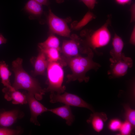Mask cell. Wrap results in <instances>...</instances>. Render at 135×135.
Segmentation results:
<instances>
[{"mask_svg": "<svg viewBox=\"0 0 135 135\" xmlns=\"http://www.w3.org/2000/svg\"><path fill=\"white\" fill-rule=\"evenodd\" d=\"M94 55L92 51L85 56H80L68 57L61 56L64 66H68L72 72L66 76V83L76 80L80 82H88L90 78L86 76L87 72L92 69L96 71L101 66L100 64L93 61Z\"/></svg>", "mask_w": 135, "mask_h": 135, "instance_id": "1", "label": "cell"}, {"mask_svg": "<svg viewBox=\"0 0 135 135\" xmlns=\"http://www.w3.org/2000/svg\"><path fill=\"white\" fill-rule=\"evenodd\" d=\"M23 60L18 58L12 62V70L14 74L12 87L16 90L23 89L33 94L37 100H40L46 92L38 80L30 76L22 66Z\"/></svg>", "mask_w": 135, "mask_h": 135, "instance_id": "2", "label": "cell"}, {"mask_svg": "<svg viewBox=\"0 0 135 135\" xmlns=\"http://www.w3.org/2000/svg\"><path fill=\"white\" fill-rule=\"evenodd\" d=\"M63 66L60 62H48L47 68L48 87L44 89L45 92H56L61 94L65 92L66 86L62 85L64 79Z\"/></svg>", "mask_w": 135, "mask_h": 135, "instance_id": "3", "label": "cell"}, {"mask_svg": "<svg viewBox=\"0 0 135 135\" xmlns=\"http://www.w3.org/2000/svg\"><path fill=\"white\" fill-rule=\"evenodd\" d=\"M70 39L64 40L63 42L60 53L62 55L68 57H72L87 55L92 51L85 41L80 38L77 36L73 34L70 36Z\"/></svg>", "mask_w": 135, "mask_h": 135, "instance_id": "4", "label": "cell"}, {"mask_svg": "<svg viewBox=\"0 0 135 135\" xmlns=\"http://www.w3.org/2000/svg\"><path fill=\"white\" fill-rule=\"evenodd\" d=\"M50 101L52 103L60 102L70 106L87 108L94 112L92 106L78 96L64 92L63 94L50 93Z\"/></svg>", "mask_w": 135, "mask_h": 135, "instance_id": "5", "label": "cell"}, {"mask_svg": "<svg viewBox=\"0 0 135 135\" xmlns=\"http://www.w3.org/2000/svg\"><path fill=\"white\" fill-rule=\"evenodd\" d=\"M110 38V33L106 24L88 36L85 41L91 48L94 49L107 45Z\"/></svg>", "mask_w": 135, "mask_h": 135, "instance_id": "6", "label": "cell"}, {"mask_svg": "<svg viewBox=\"0 0 135 135\" xmlns=\"http://www.w3.org/2000/svg\"><path fill=\"white\" fill-rule=\"evenodd\" d=\"M48 20L50 30L60 36L70 38V31L66 20L54 14L49 10Z\"/></svg>", "mask_w": 135, "mask_h": 135, "instance_id": "7", "label": "cell"}, {"mask_svg": "<svg viewBox=\"0 0 135 135\" xmlns=\"http://www.w3.org/2000/svg\"><path fill=\"white\" fill-rule=\"evenodd\" d=\"M133 64L132 58L126 56L124 54L120 60L111 63L108 74L111 78L124 76L127 73L128 68L132 66Z\"/></svg>", "mask_w": 135, "mask_h": 135, "instance_id": "8", "label": "cell"}, {"mask_svg": "<svg viewBox=\"0 0 135 135\" xmlns=\"http://www.w3.org/2000/svg\"><path fill=\"white\" fill-rule=\"evenodd\" d=\"M26 96L31 112L30 121L35 125L40 126L38 116L43 113L48 111V108L38 102L33 94L28 92Z\"/></svg>", "mask_w": 135, "mask_h": 135, "instance_id": "9", "label": "cell"}, {"mask_svg": "<svg viewBox=\"0 0 135 135\" xmlns=\"http://www.w3.org/2000/svg\"><path fill=\"white\" fill-rule=\"evenodd\" d=\"M39 51L37 56L32 57L30 60L34 68V70L32 72V73L34 76L44 75L48 63L44 53L41 51Z\"/></svg>", "mask_w": 135, "mask_h": 135, "instance_id": "10", "label": "cell"}, {"mask_svg": "<svg viewBox=\"0 0 135 135\" xmlns=\"http://www.w3.org/2000/svg\"><path fill=\"white\" fill-rule=\"evenodd\" d=\"M2 90L5 93V98L8 101H12V104H23L28 103L26 96L13 87L10 88L5 87Z\"/></svg>", "mask_w": 135, "mask_h": 135, "instance_id": "11", "label": "cell"}, {"mask_svg": "<svg viewBox=\"0 0 135 135\" xmlns=\"http://www.w3.org/2000/svg\"><path fill=\"white\" fill-rule=\"evenodd\" d=\"M113 48L110 51L111 58L110 60L111 63L115 62L120 59L124 54L122 52L124 43L120 37L115 34L113 39Z\"/></svg>", "mask_w": 135, "mask_h": 135, "instance_id": "12", "label": "cell"}, {"mask_svg": "<svg viewBox=\"0 0 135 135\" xmlns=\"http://www.w3.org/2000/svg\"><path fill=\"white\" fill-rule=\"evenodd\" d=\"M50 111L61 117L66 120V124L70 126L75 120L74 116L72 114L70 106L65 105L52 109H48Z\"/></svg>", "mask_w": 135, "mask_h": 135, "instance_id": "13", "label": "cell"}, {"mask_svg": "<svg viewBox=\"0 0 135 135\" xmlns=\"http://www.w3.org/2000/svg\"><path fill=\"white\" fill-rule=\"evenodd\" d=\"M107 118L106 115L103 112H94L91 114L87 122L91 124L94 130L100 132L103 129L104 122Z\"/></svg>", "mask_w": 135, "mask_h": 135, "instance_id": "14", "label": "cell"}, {"mask_svg": "<svg viewBox=\"0 0 135 135\" xmlns=\"http://www.w3.org/2000/svg\"><path fill=\"white\" fill-rule=\"evenodd\" d=\"M17 110L5 111L0 114V125L7 127L12 125L15 122L18 116Z\"/></svg>", "mask_w": 135, "mask_h": 135, "instance_id": "15", "label": "cell"}, {"mask_svg": "<svg viewBox=\"0 0 135 135\" xmlns=\"http://www.w3.org/2000/svg\"><path fill=\"white\" fill-rule=\"evenodd\" d=\"M12 74L8 68V65L4 61H0V78L4 86L8 88H12L10 80Z\"/></svg>", "mask_w": 135, "mask_h": 135, "instance_id": "16", "label": "cell"}, {"mask_svg": "<svg viewBox=\"0 0 135 135\" xmlns=\"http://www.w3.org/2000/svg\"><path fill=\"white\" fill-rule=\"evenodd\" d=\"M39 50L44 53L48 62H59L63 66L60 50L56 48H50L39 49Z\"/></svg>", "mask_w": 135, "mask_h": 135, "instance_id": "17", "label": "cell"}, {"mask_svg": "<svg viewBox=\"0 0 135 135\" xmlns=\"http://www.w3.org/2000/svg\"><path fill=\"white\" fill-rule=\"evenodd\" d=\"M60 42L58 39L54 36L51 35L45 41L39 43L38 46L39 49L54 48L60 50Z\"/></svg>", "mask_w": 135, "mask_h": 135, "instance_id": "18", "label": "cell"}, {"mask_svg": "<svg viewBox=\"0 0 135 135\" xmlns=\"http://www.w3.org/2000/svg\"><path fill=\"white\" fill-rule=\"evenodd\" d=\"M42 5L34 0H29L26 3L25 8L29 12L39 15L42 12Z\"/></svg>", "mask_w": 135, "mask_h": 135, "instance_id": "19", "label": "cell"}, {"mask_svg": "<svg viewBox=\"0 0 135 135\" xmlns=\"http://www.w3.org/2000/svg\"><path fill=\"white\" fill-rule=\"evenodd\" d=\"M94 17V15L92 13L88 12L82 20L74 26L73 27L74 29L77 30L83 27L92 20Z\"/></svg>", "mask_w": 135, "mask_h": 135, "instance_id": "20", "label": "cell"}, {"mask_svg": "<svg viewBox=\"0 0 135 135\" xmlns=\"http://www.w3.org/2000/svg\"><path fill=\"white\" fill-rule=\"evenodd\" d=\"M124 108L126 120L130 122L134 127L135 125V110L128 106H126Z\"/></svg>", "mask_w": 135, "mask_h": 135, "instance_id": "21", "label": "cell"}, {"mask_svg": "<svg viewBox=\"0 0 135 135\" xmlns=\"http://www.w3.org/2000/svg\"><path fill=\"white\" fill-rule=\"evenodd\" d=\"M133 127L131 124L127 120L124 122L122 124L119 130L121 134L124 135H127L130 134Z\"/></svg>", "mask_w": 135, "mask_h": 135, "instance_id": "22", "label": "cell"}, {"mask_svg": "<svg viewBox=\"0 0 135 135\" xmlns=\"http://www.w3.org/2000/svg\"><path fill=\"white\" fill-rule=\"evenodd\" d=\"M122 123L120 120L118 119H114L111 120L109 124L110 129L113 131H116L119 130Z\"/></svg>", "mask_w": 135, "mask_h": 135, "instance_id": "23", "label": "cell"}, {"mask_svg": "<svg viewBox=\"0 0 135 135\" xmlns=\"http://www.w3.org/2000/svg\"><path fill=\"white\" fill-rule=\"evenodd\" d=\"M19 131L6 128H0V135H13L18 134Z\"/></svg>", "mask_w": 135, "mask_h": 135, "instance_id": "24", "label": "cell"}, {"mask_svg": "<svg viewBox=\"0 0 135 135\" xmlns=\"http://www.w3.org/2000/svg\"><path fill=\"white\" fill-rule=\"evenodd\" d=\"M88 8L92 9L96 3V0H81Z\"/></svg>", "mask_w": 135, "mask_h": 135, "instance_id": "25", "label": "cell"}, {"mask_svg": "<svg viewBox=\"0 0 135 135\" xmlns=\"http://www.w3.org/2000/svg\"><path fill=\"white\" fill-rule=\"evenodd\" d=\"M130 43L134 45H135V28L134 29L131 34L130 41Z\"/></svg>", "mask_w": 135, "mask_h": 135, "instance_id": "26", "label": "cell"}, {"mask_svg": "<svg viewBox=\"0 0 135 135\" xmlns=\"http://www.w3.org/2000/svg\"><path fill=\"white\" fill-rule=\"evenodd\" d=\"M132 0H116V2L118 4L124 5L128 4L130 3Z\"/></svg>", "mask_w": 135, "mask_h": 135, "instance_id": "27", "label": "cell"}, {"mask_svg": "<svg viewBox=\"0 0 135 135\" xmlns=\"http://www.w3.org/2000/svg\"><path fill=\"white\" fill-rule=\"evenodd\" d=\"M7 40L2 34H0V45L5 44L6 43Z\"/></svg>", "mask_w": 135, "mask_h": 135, "instance_id": "28", "label": "cell"}, {"mask_svg": "<svg viewBox=\"0 0 135 135\" xmlns=\"http://www.w3.org/2000/svg\"><path fill=\"white\" fill-rule=\"evenodd\" d=\"M41 5H47L48 4V0H34Z\"/></svg>", "mask_w": 135, "mask_h": 135, "instance_id": "29", "label": "cell"}, {"mask_svg": "<svg viewBox=\"0 0 135 135\" xmlns=\"http://www.w3.org/2000/svg\"><path fill=\"white\" fill-rule=\"evenodd\" d=\"M135 4H134L132 6V21H133L134 20V12L135 11Z\"/></svg>", "mask_w": 135, "mask_h": 135, "instance_id": "30", "label": "cell"}]
</instances>
